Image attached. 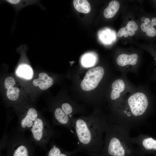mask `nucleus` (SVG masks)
I'll list each match as a JSON object with an SVG mask.
<instances>
[{"mask_svg": "<svg viewBox=\"0 0 156 156\" xmlns=\"http://www.w3.org/2000/svg\"><path fill=\"white\" fill-rule=\"evenodd\" d=\"M125 27L127 29L131 30L134 31H136L138 29L136 23L133 21L129 22Z\"/></svg>", "mask_w": 156, "mask_h": 156, "instance_id": "21", "label": "nucleus"}, {"mask_svg": "<svg viewBox=\"0 0 156 156\" xmlns=\"http://www.w3.org/2000/svg\"><path fill=\"white\" fill-rule=\"evenodd\" d=\"M15 84V81L14 79L12 77H7L4 81V86L6 89L9 88L13 87Z\"/></svg>", "mask_w": 156, "mask_h": 156, "instance_id": "20", "label": "nucleus"}, {"mask_svg": "<svg viewBox=\"0 0 156 156\" xmlns=\"http://www.w3.org/2000/svg\"><path fill=\"white\" fill-rule=\"evenodd\" d=\"M33 83L35 86H38L40 89L45 90L53 85V81L46 73H41L39 74L38 79L33 80Z\"/></svg>", "mask_w": 156, "mask_h": 156, "instance_id": "8", "label": "nucleus"}, {"mask_svg": "<svg viewBox=\"0 0 156 156\" xmlns=\"http://www.w3.org/2000/svg\"><path fill=\"white\" fill-rule=\"evenodd\" d=\"M132 143L137 145L140 150L145 155L148 153L156 154V139L148 135L140 134L131 138Z\"/></svg>", "mask_w": 156, "mask_h": 156, "instance_id": "5", "label": "nucleus"}, {"mask_svg": "<svg viewBox=\"0 0 156 156\" xmlns=\"http://www.w3.org/2000/svg\"><path fill=\"white\" fill-rule=\"evenodd\" d=\"M44 129L43 122L41 119L37 118L31 127V131L34 139L40 141L43 137Z\"/></svg>", "mask_w": 156, "mask_h": 156, "instance_id": "10", "label": "nucleus"}, {"mask_svg": "<svg viewBox=\"0 0 156 156\" xmlns=\"http://www.w3.org/2000/svg\"><path fill=\"white\" fill-rule=\"evenodd\" d=\"M151 25L153 26L156 25V18L154 17L152 19Z\"/></svg>", "mask_w": 156, "mask_h": 156, "instance_id": "25", "label": "nucleus"}, {"mask_svg": "<svg viewBox=\"0 0 156 156\" xmlns=\"http://www.w3.org/2000/svg\"><path fill=\"white\" fill-rule=\"evenodd\" d=\"M77 141L78 152L100 153L104 141L103 135L108 125V117L98 113L87 116L70 118Z\"/></svg>", "mask_w": 156, "mask_h": 156, "instance_id": "1", "label": "nucleus"}, {"mask_svg": "<svg viewBox=\"0 0 156 156\" xmlns=\"http://www.w3.org/2000/svg\"><path fill=\"white\" fill-rule=\"evenodd\" d=\"M120 4L117 1H111L108 6L104 10L103 14L105 17L107 18L114 17L118 10Z\"/></svg>", "mask_w": 156, "mask_h": 156, "instance_id": "15", "label": "nucleus"}, {"mask_svg": "<svg viewBox=\"0 0 156 156\" xmlns=\"http://www.w3.org/2000/svg\"><path fill=\"white\" fill-rule=\"evenodd\" d=\"M144 23L146 24H151V22L149 18H145Z\"/></svg>", "mask_w": 156, "mask_h": 156, "instance_id": "28", "label": "nucleus"}, {"mask_svg": "<svg viewBox=\"0 0 156 156\" xmlns=\"http://www.w3.org/2000/svg\"><path fill=\"white\" fill-rule=\"evenodd\" d=\"M73 4L76 10L80 12L88 13L91 10L90 4L86 0H74Z\"/></svg>", "mask_w": 156, "mask_h": 156, "instance_id": "16", "label": "nucleus"}, {"mask_svg": "<svg viewBox=\"0 0 156 156\" xmlns=\"http://www.w3.org/2000/svg\"><path fill=\"white\" fill-rule=\"evenodd\" d=\"M151 24L143 23L141 25V28L142 31L146 32L147 30Z\"/></svg>", "mask_w": 156, "mask_h": 156, "instance_id": "24", "label": "nucleus"}, {"mask_svg": "<svg viewBox=\"0 0 156 156\" xmlns=\"http://www.w3.org/2000/svg\"><path fill=\"white\" fill-rule=\"evenodd\" d=\"M33 153L31 149L20 144L8 149L6 156H33Z\"/></svg>", "mask_w": 156, "mask_h": 156, "instance_id": "7", "label": "nucleus"}, {"mask_svg": "<svg viewBox=\"0 0 156 156\" xmlns=\"http://www.w3.org/2000/svg\"><path fill=\"white\" fill-rule=\"evenodd\" d=\"M61 109L63 112L70 118L73 117L74 113L73 106L69 103L65 102L61 105Z\"/></svg>", "mask_w": 156, "mask_h": 156, "instance_id": "18", "label": "nucleus"}, {"mask_svg": "<svg viewBox=\"0 0 156 156\" xmlns=\"http://www.w3.org/2000/svg\"><path fill=\"white\" fill-rule=\"evenodd\" d=\"M38 116L37 111L34 108H30L26 116L21 120V127L24 129L31 127Z\"/></svg>", "mask_w": 156, "mask_h": 156, "instance_id": "9", "label": "nucleus"}, {"mask_svg": "<svg viewBox=\"0 0 156 156\" xmlns=\"http://www.w3.org/2000/svg\"><path fill=\"white\" fill-rule=\"evenodd\" d=\"M130 130L108 122L105 131L101 156H145L134 146L130 135Z\"/></svg>", "mask_w": 156, "mask_h": 156, "instance_id": "2", "label": "nucleus"}, {"mask_svg": "<svg viewBox=\"0 0 156 156\" xmlns=\"http://www.w3.org/2000/svg\"><path fill=\"white\" fill-rule=\"evenodd\" d=\"M146 34L148 36L154 37L156 34V31L153 27L150 25L146 31Z\"/></svg>", "mask_w": 156, "mask_h": 156, "instance_id": "22", "label": "nucleus"}, {"mask_svg": "<svg viewBox=\"0 0 156 156\" xmlns=\"http://www.w3.org/2000/svg\"><path fill=\"white\" fill-rule=\"evenodd\" d=\"M129 36H131L133 35L135 33V31L127 29Z\"/></svg>", "mask_w": 156, "mask_h": 156, "instance_id": "26", "label": "nucleus"}, {"mask_svg": "<svg viewBox=\"0 0 156 156\" xmlns=\"http://www.w3.org/2000/svg\"><path fill=\"white\" fill-rule=\"evenodd\" d=\"M138 59V56L136 54L131 55L122 54L118 56L116 62L121 66H123L128 64L134 65L137 63Z\"/></svg>", "mask_w": 156, "mask_h": 156, "instance_id": "12", "label": "nucleus"}, {"mask_svg": "<svg viewBox=\"0 0 156 156\" xmlns=\"http://www.w3.org/2000/svg\"><path fill=\"white\" fill-rule=\"evenodd\" d=\"M145 19V18L144 17H142L141 18V20L143 22H144Z\"/></svg>", "mask_w": 156, "mask_h": 156, "instance_id": "30", "label": "nucleus"}, {"mask_svg": "<svg viewBox=\"0 0 156 156\" xmlns=\"http://www.w3.org/2000/svg\"><path fill=\"white\" fill-rule=\"evenodd\" d=\"M16 74L18 77L27 79H31L33 75L32 68L28 65L22 64H20L17 68Z\"/></svg>", "mask_w": 156, "mask_h": 156, "instance_id": "13", "label": "nucleus"}, {"mask_svg": "<svg viewBox=\"0 0 156 156\" xmlns=\"http://www.w3.org/2000/svg\"><path fill=\"white\" fill-rule=\"evenodd\" d=\"M127 103L129 111L115 118L113 122L130 130L143 125L149 103L144 94L137 92L129 98Z\"/></svg>", "mask_w": 156, "mask_h": 156, "instance_id": "3", "label": "nucleus"}, {"mask_svg": "<svg viewBox=\"0 0 156 156\" xmlns=\"http://www.w3.org/2000/svg\"><path fill=\"white\" fill-rule=\"evenodd\" d=\"M127 29L125 27L121 28L118 31L117 33L118 36L119 37H121L123 36L125 32Z\"/></svg>", "mask_w": 156, "mask_h": 156, "instance_id": "23", "label": "nucleus"}, {"mask_svg": "<svg viewBox=\"0 0 156 156\" xmlns=\"http://www.w3.org/2000/svg\"><path fill=\"white\" fill-rule=\"evenodd\" d=\"M104 73V69L101 66L89 70L81 83L82 89L89 91L95 89L102 79Z\"/></svg>", "mask_w": 156, "mask_h": 156, "instance_id": "4", "label": "nucleus"}, {"mask_svg": "<svg viewBox=\"0 0 156 156\" xmlns=\"http://www.w3.org/2000/svg\"><path fill=\"white\" fill-rule=\"evenodd\" d=\"M129 34H128V32L127 31V30H126V31H125V33L123 35V36L125 37H127L128 36H129Z\"/></svg>", "mask_w": 156, "mask_h": 156, "instance_id": "29", "label": "nucleus"}, {"mask_svg": "<svg viewBox=\"0 0 156 156\" xmlns=\"http://www.w3.org/2000/svg\"><path fill=\"white\" fill-rule=\"evenodd\" d=\"M53 120L55 125L64 126L72 131L73 128L70 118L64 113L61 108L57 107L55 110Z\"/></svg>", "mask_w": 156, "mask_h": 156, "instance_id": "6", "label": "nucleus"}, {"mask_svg": "<svg viewBox=\"0 0 156 156\" xmlns=\"http://www.w3.org/2000/svg\"><path fill=\"white\" fill-rule=\"evenodd\" d=\"M112 88V90L111 92L110 97L112 100H115L120 97V93L125 89V84L122 80L118 79L113 83Z\"/></svg>", "mask_w": 156, "mask_h": 156, "instance_id": "14", "label": "nucleus"}, {"mask_svg": "<svg viewBox=\"0 0 156 156\" xmlns=\"http://www.w3.org/2000/svg\"><path fill=\"white\" fill-rule=\"evenodd\" d=\"M82 62L83 65L85 66H90L94 64V58L92 55H86L83 57Z\"/></svg>", "mask_w": 156, "mask_h": 156, "instance_id": "19", "label": "nucleus"}, {"mask_svg": "<svg viewBox=\"0 0 156 156\" xmlns=\"http://www.w3.org/2000/svg\"><path fill=\"white\" fill-rule=\"evenodd\" d=\"M88 154L89 156H101L100 153H89Z\"/></svg>", "mask_w": 156, "mask_h": 156, "instance_id": "27", "label": "nucleus"}, {"mask_svg": "<svg viewBox=\"0 0 156 156\" xmlns=\"http://www.w3.org/2000/svg\"><path fill=\"white\" fill-rule=\"evenodd\" d=\"M19 92L20 90L18 88L13 87H10L7 90L6 95L9 99L14 101L18 99Z\"/></svg>", "mask_w": 156, "mask_h": 156, "instance_id": "17", "label": "nucleus"}, {"mask_svg": "<svg viewBox=\"0 0 156 156\" xmlns=\"http://www.w3.org/2000/svg\"><path fill=\"white\" fill-rule=\"evenodd\" d=\"M78 152L76 148L72 151H67L53 144L45 156H72Z\"/></svg>", "mask_w": 156, "mask_h": 156, "instance_id": "11", "label": "nucleus"}]
</instances>
